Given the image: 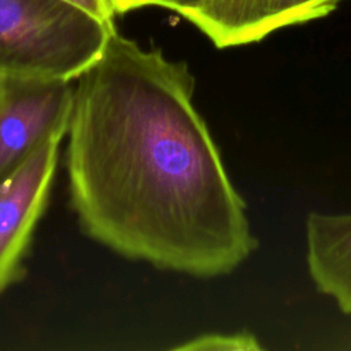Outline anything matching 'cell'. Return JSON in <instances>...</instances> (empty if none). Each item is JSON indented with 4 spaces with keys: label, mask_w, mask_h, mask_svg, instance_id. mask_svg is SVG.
<instances>
[{
    "label": "cell",
    "mask_w": 351,
    "mask_h": 351,
    "mask_svg": "<svg viewBox=\"0 0 351 351\" xmlns=\"http://www.w3.org/2000/svg\"><path fill=\"white\" fill-rule=\"evenodd\" d=\"M75 81L0 80V184L43 145L67 136Z\"/></svg>",
    "instance_id": "3"
},
{
    "label": "cell",
    "mask_w": 351,
    "mask_h": 351,
    "mask_svg": "<svg viewBox=\"0 0 351 351\" xmlns=\"http://www.w3.org/2000/svg\"><path fill=\"white\" fill-rule=\"evenodd\" d=\"M184 351H256L262 350L258 337L247 330L232 333H203L174 347Z\"/></svg>",
    "instance_id": "7"
},
{
    "label": "cell",
    "mask_w": 351,
    "mask_h": 351,
    "mask_svg": "<svg viewBox=\"0 0 351 351\" xmlns=\"http://www.w3.org/2000/svg\"><path fill=\"white\" fill-rule=\"evenodd\" d=\"M306 262L317 291L351 314V213L307 215Z\"/></svg>",
    "instance_id": "6"
},
{
    "label": "cell",
    "mask_w": 351,
    "mask_h": 351,
    "mask_svg": "<svg viewBox=\"0 0 351 351\" xmlns=\"http://www.w3.org/2000/svg\"><path fill=\"white\" fill-rule=\"evenodd\" d=\"M193 93L185 62L114 29L75 80L66 171L92 240L156 269L215 278L259 240Z\"/></svg>",
    "instance_id": "1"
},
{
    "label": "cell",
    "mask_w": 351,
    "mask_h": 351,
    "mask_svg": "<svg viewBox=\"0 0 351 351\" xmlns=\"http://www.w3.org/2000/svg\"><path fill=\"white\" fill-rule=\"evenodd\" d=\"M204 0H147V5H158L176 11L186 21H192Z\"/></svg>",
    "instance_id": "9"
},
{
    "label": "cell",
    "mask_w": 351,
    "mask_h": 351,
    "mask_svg": "<svg viewBox=\"0 0 351 351\" xmlns=\"http://www.w3.org/2000/svg\"><path fill=\"white\" fill-rule=\"evenodd\" d=\"M115 14H125L128 11L147 5V0H110Z\"/></svg>",
    "instance_id": "10"
},
{
    "label": "cell",
    "mask_w": 351,
    "mask_h": 351,
    "mask_svg": "<svg viewBox=\"0 0 351 351\" xmlns=\"http://www.w3.org/2000/svg\"><path fill=\"white\" fill-rule=\"evenodd\" d=\"M62 141H48L0 184V293L25 276V258L49 200Z\"/></svg>",
    "instance_id": "4"
},
{
    "label": "cell",
    "mask_w": 351,
    "mask_h": 351,
    "mask_svg": "<svg viewBox=\"0 0 351 351\" xmlns=\"http://www.w3.org/2000/svg\"><path fill=\"white\" fill-rule=\"evenodd\" d=\"M339 0H204L193 23L219 49L259 43L282 27L324 18Z\"/></svg>",
    "instance_id": "5"
},
{
    "label": "cell",
    "mask_w": 351,
    "mask_h": 351,
    "mask_svg": "<svg viewBox=\"0 0 351 351\" xmlns=\"http://www.w3.org/2000/svg\"><path fill=\"white\" fill-rule=\"evenodd\" d=\"M107 25H114L115 10L110 0H67Z\"/></svg>",
    "instance_id": "8"
},
{
    "label": "cell",
    "mask_w": 351,
    "mask_h": 351,
    "mask_svg": "<svg viewBox=\"0 0 351 351\" xmlns=\"http://www.w3.org/2000/svg\"><path fill=\"white\" fill-rule=\"evenodd\" d=\"M114 29L67 0H0V80L75 81Z\"/></svg>",
    "instance_id": "2"
}]
</instances>
